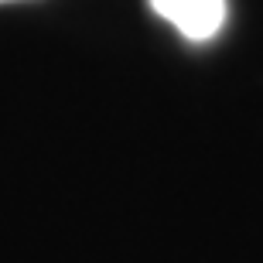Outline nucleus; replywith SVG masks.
<instances>
[{
	"label": "nucleus",
	"instance_id": "1",
	"mask_svg": "<svg viewBox=\"0 0 263 263\" xmlns=\"http://www.w3.org/2000/svg\"><path fill=\"white\" fill-rule=\"evenodd\" d=\"M151 7L188 41H209L226 24V0H151Z\"/></svg>",
	"mask_w": 263,
	"mask_h": 263
},
{
	"label": "nucleus",
	"instance_id": "2",
	"mask_svg": "<svg viewBox=\"0 0 263 263\" xmlns=\"http://www.w3.org/2000/svg\"><path fill=\"white\" fill-rule=\"evenodd\" d=\"M0 4H7V0H0Z\"/></svg>",
	"mask_w": 263,
	"mask_h": 263
}]
</instances>
